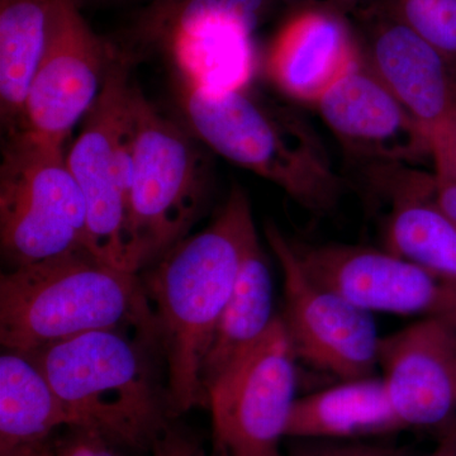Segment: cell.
I'll return each instance as SVG.
<instances>
[{
	"label": "cell",
	"instance_id": "12",
	"mask_svg": "<svg viewBox=\"0 0 456 456\" xmlns=\"http://www.w3.org/2000/svg\"><path fill=\"white\" fill-rule=\"evenodd\" d=\"M351 155L371 165L413 167L431 159L430 134L360 59L316 104Z\"/></svg>",
	"mask_w": 456,
	"mask_h": 456
},
{
	"label": "cell",
	"instance_id": "32",
	"mask_svg": "<svg viewBox=\"0 0 456 456\" xmlns=\"http://www.w3.org/2000/svg\"><path fill=\"white\" fill-rule=\"evenodd\" d=\"M211 456H227L224 452H222L221 450L216 449L215 452Z\"/></svg>",
	"mask_w": 456,
	"mask_h": 456
},
{
	"label": "cell",
	"instance_id": "22",
	"mask_svg": "<svg viewBox=\"0 0 456 456\" xmlns=\"http://www.w3.org/2000/svg\"><path fill=\"white\" fill-rule=\"evenodd\" d=\"M253 35L232 27L183 36L159 53L169 62L174 83L207 92H232L251 86L257 66Z\"/></svg>",
	"mask_w": 456,
	"mask_h": 456
},
{
	"label": "cell",
	"instance_id": "33",
	"mask_svg": "<svg viewBox=\"0 0 456 456\" xmlns=\"http://www.w3.org/2000/svg\"><path fill=\"white\" fill-rule=\"evenodd\" d=\"M77 2L79 3V4H82L83 0H77Z\"/></svg>",
	"mask_w": 456,
	"mask_h": 456
},
{
	"label": "cell",
	"instance_id": "24",
	"mask_svg": "<svg viewBox=\"0 0 456 456\" xmlns=\"http://www.w3.org/2000/svg\"><path fill=\"white\" fill-rule=\"evenodd\" d=\"M435 175L456 183V108L430 131Z\"/></svg>",
	"mask_w": 456,
	"mask_h": 456
},
{
	"label": "cell",
	"instance_id": "28",
	"mask_svg": "<svg viewBox=\"0 0 456 456\" xmlns=\"http://www.w3.org/2000/svg\"><path fill=\"white\" fill-rule=\"evenodd\" d=\"M431 198L441 211L456 222V183L439 179L435 175Z\"/></svg>",
	"mask_w": 456,
	"mask_h": 456
},
{
	"label": "cell",
	"instance_id": "2",
	"mask_svg": "<svg viewBox=\"0 0 456 456\" xmlns=\"http://www.w3.org/2000/svg\"><path fill=\"white\" fill-rule=\"evenodd\" d=\"M95 330L29 354L64 402L73 426L110 443L152 448L171 417L163 354L154 336ZM137 331V330H136Z\"/></svg>",
	"mask_w": 456,
	"mask_h": 456
},
{
	"label": "cell",
	"instance_id": "13",
	"mask_svg": "<svg viewBox=\"0 0 456 456\" xmlns=\"http://www.w3.org/2000/svg\"><path fill=\"white\" fill-rule=\"evenodd\" d=\"M455 326L422 318L380 340L384 384L406 428L441 431L456 419Z\"/></svg>",
	"mask_w": 456,
	"mask_h": 456
},
{
	"label": "cell",
	"instance_id": "29",
	"mask_svg": "<svg viewBox=\"0 0 456 456\" xmlns=\"http://www.w3.org/2000/svg\"><path fill=\"white\" fill-rule=\"evenodd\" d=\"M287 2L293 3L302 7H316L330 9V11L338 12V13L344 14L346 12L353 11L362 0H287Z\"/></svg>",
	"mask_w": 456,
	"mask_h": 456
},
{
	"label": "cell",
	"instance_id": "34",
	"mask_svg": "<svg viewBox=\"0 0 456 456\" xmlns=\"http://www.w3.org/2000/svg\"><path fill=\"white\" fill-rule=\"evenodd\" d=\"M455 332H456V326H455Z\"/></svg>",
	"mask_w": 456,
	"mask_h": 456
},
{
	"label": "cell",
	"instance_id": "6",
	"mask_svg": "<svg viewBox=\"0 0 456 456\" xmlns=\"http://www.w3.org/2000/svg\"><path fill=\"white\" fill-rule=\"evenodd\" d=\"M0 245L12 269L90 251L86 200L69 167L65 143L27 130L5 136Z\"/></svg>",
	"mask_w": 456,
	"mask_h": 456
},
{
	"label": "cell",
	"instance_id": "16",
	"mask_svg": "<svg viewBox=\"0 0 456 456\" xmlns=\"http://www.w3.org/2000/svg\"><path fill=\"white\" fill-rule=\"evenodd\" d=\"M382 193L392 203L386 248L456 285V222L432 200L434 174L402 169Z\"/></svg>",
	"mask_w": 456,
	"mask_h": 456
},
{
	"label": "cell",
	"instance_id": "31",
	"mask_svg": "<svg viewBox=\"0 0 456 456\" xmlns=\"http://www.w3.org/2000/svg\"><path fill=\"white\" fill-rule=\"evenodd\" d=\"M2 456H55V448L51 445L49 440H45L40 443L27 444Z\"/></svg>",
	"mask_w": 456,
	"mask_h": 456
},
{
	"label": "cell",
	"instance_id": "25",
	"mask_svg": "<svg viewBox=\"0 0 456 456\" xmlns=\"http://www.w3.org/2000/svg\"><path fill=\"white\" fill-rule=\"evenodd\" d=\"M288 456H407L404 450L360 441L310 440Z\"/></svg>",
	"mask_w": 456,
	"mask_h": 456
},
{
	"label": "cell",
	"instance_id": "30",
	"mask_svg": "<svg viewBox=\"0 0 456 456\" xmlns=\"http://www.w3.org/2000/svg\"><path fill=\"white\" fill-rule=\"evenodd\" d=\"M425 456H456V419L440 431L437 445Z\"/></svg>",
	"mask_w": 456,
	"mask_h": 456
},
{
	"label": "cell",
	"instance_id": "1",
	"mask_svg": "<svg viewBox=\"0 0 456 456\" xmlns=\"http://www.w3.org/2000/svg\"><path fill=\"white\" fill-rule=\"evenodd\" d=\"M259 242L250 200L233 184L215 221L140 275L156 321L171 417L208 407L202 369L246 255Z\"/></svg>",
	"mask_w": 456,
	"mask_h": 456
},
{
	"label": "cell",
	"instance_id": "18",
	"mask_svg": "<svg viewBox=\"0 0 456 456\" xmlns=\"http://www.w3.org/2000/svg\"><path fill=\"white\" fill-rule=\"evenodd\" d=\"M50 3L0 0V117L5 136L26 130V102L46 50Z\"/></svg>",
	"mask_w": 456,
	"mask_h": 456
},
{
	"label": "cell",
	"instance_id": "14",
	"mask_svg": "<svg viewBox=\"0 0 456 456\" xmlns=\"http://www.w3.org/2000/svg\"><path fill=\"white\" fill-rule=\"evenodd\" d=\"M362 55L344 14L302 7L273 38L265 71L288 98L316 106Z\"/></svg>",
	"mask_w": 456,
	"mask_h": 456
},
{
	"label": "cell",
	"instance_id": "3",
	"mask_svg": "<svg viewBox=\"0 0 456 456\" xmlns=\"http://www.w3.org/2000/svg\"><path fill=\"white\" fill-rule=\"evenodd\" d=\"M175 84L183 123L204 146L268 180L317 215L344 193L322 140L301 113L251 86L215 93Z\"/></svg>",
	"mask_w": 456,
	"mask_h": 456
},
{
	"label": "cell",
	"instance_id": "15",
	"mask_svg": "<svg viewBox=\"0 0 456 456\" xmlns=\"http://www.w3.org/2000/svg\"><path fill=\"white\" fill-rule=\"evenodd\" d=\"M365 64L428 131L456 108V64L421 37L370 8Z\"/></svg>",
	"mask_w": 456,
	"mask_h": 456
},
{
	"label": "cell",
	"instance_id": "26",
	"mask_svg": "<svg viewBox=\"0 0 456 456\" xmlns=\"http://www.w3.org/2000/svg\"><path fill=\"white\" fill-rule=\"evenodd\" d=\"M70 428V435L55 446V456H118L110 448V441L97 432Z\"/></svg>",
	"mask_w": 456,
	"mask_h": 456
},
{
	"label": "cell",
	"instance_id": "19",
	"mask_svg": "<svg viewBox=\"0 0 456 456\" xmlns=\"http://www.w3.org/2000/svg\"><path fill=\"white\" fill-rule=\"evenodd\" d=\"M60 426L71 428L73 419L37 362L17 351L2 354L0 456L49 440Z\"/></svg>",
	"mask_w": 456,
	"mask_h": 456
},
{
	"label": "cell",
	"instance_id": "27",
	"mask_svg": "<svg viewBox=\"0 0 456 456\" xmlns=\"http://www.w3.org/2000/svg\"><path fill=\"white\" fill-rule=\"evenodd\" d=\"M151 449L152 456H203L200 443L193 435L170 426Z\"/></svg>",
	"mask_w": 456,
	"mask_h": 456
},
{
	"label": "cell",
	"instance_id": "23",
	"mask_svg": "<svg viewBox=\"0 0 456 456\" xmlns=\"http://www.w3.org/2000/svg\"><path fill=\"white\" fill-rule=\"evenodd\" d=\"M373 9L406 26L456 64V0H378Z\"/></svg>",
	"mask_w": 456,
	"mask_h": 456
},
{
	"label": "cell",
	"instance_id": "4",
	"mask_svg": "<svg viewBox=\"0 0 456 456\" xmlns=\"http://www.w3.org/2000/svg\"><path fill=\"white\" fill-rule=\"evenodd\" d=\"M106 329L137 330L158 338L137 273L77 251L0 275V342L5 350L29 355Z\"/></svg>",
	"mask_w": 456,
	"mask_h": 456
},
{
	"label": "cell",
	"instance_id": "11",
	"mask_svg": "<svg viewBox=\"0 0 456 456\" xmlns=\"http://www.w3.org/2000/svg\"><path fill=\"white\" fill-rule=\"evenodd\" d=\"M293 248L316 283L362 310L456 323V285L387 248L294 242Z\"/></svg>",
	"mask_w": 456,
	"mask_h": 456
},
{
	"label": "cell",
	"instance_id": "8",
	"mask_svg": "<svg viewBox=\"0 0 456 456\" xmlns=\"http://www.w3.org/2000/svg\"><path fill=\"white\" fill-rule=\"evenodd\" d=\"M297 359L281 316L207 387L216 449L227 456H285Z\"/></svg>",
	"mask_w": 456,
	"mask_h": 456
},
{
	"label": "cell",
	"instance_id": "5",
	"mask_svg": "<svg viewBox=\"0 0 456 456\" xmlns=\"http://www.w3.org/2000/svg\"><path fill=\"white\" fill-rule=\"evenodd\" d=\"M130 221L137 270L187 237L213 185L211 159L183 122L165 116L134 84Z\"/></svg>",
	"mask_w": 456,
	"mask_h": 456
},
{
	"label": "cell",
	"instance_id": "10",
	"mask_svg": "<svg viewBox=\"0 0 456 456\" xmlns=\"http://www.w3.org/2000/svg\"><path fill=\"white\" fill-rule=\"evenodd\" d=\"M116 50L93 31L77 0H51L46 50L26 102V130L65 143L101 95Z\"/></svg>",
	"mask_w": 456,
	"mask_h": 456
},
{
	"label": "cell",
	"instance_id": "21",
	"mask_svg": "<svg viewBox=\"0 0 456 456\" xmlns=\"http://www.w3.org/2000/svg\"><path fill=\"white\" fill-rule=\"evenodd\" d=\"M274 318L272 273L257 242L246 255L230 301L216 327L202 369L204 389L268 331Z\"/></svg>",
	"mask_w": 456,
	"mask_h": 456
},
{
	"label": "cell",
	"instance_id": "20",
	"mask_svg": "<svg viewBox=\"0 0 456 456\" xmlns=\"http://www.w3.org/2000/svg\"><path fill=\"white\" fill-rule=\"evenodd\" d=\"M270 3L272 0H151L134 20L127 44L119 49L134 62L139 53H159L183 36L232 27L255 32L268 14Z\"/></svg>",
	"mask_w": 456,
	"mask_h": 456
},
{
	"label": "cell",
	"instance_id": "7",
	"mask_svg": "<svg viewBox=\"0 0 456 456\" xmlns=\"http://www.w3.org/2000/svg\"><path fill=\"white\" fill-rule=\"evenodd\" d=\"M134 61L118 46L103 89L68 150L86 206L90 253L116 268L137 273L131 235L134 156Z\"/></svg>",
	"mask_w": 456,
	"mask_h": 456
},
{
	"label": "cell",
	"instance_id": "9",
	"mask_svg": "<svg viewBox=\"0 0 456 456\" xmlns=\"http://www.w3.org/2000/svg\"><path fill=\"white\" fill-rule=\"evenodd\" d=\"M265 236L283 272L281 318L297 359L340 382L374 375L382 338L370 312L316 283L275 224H266Z\"/></svg>",
	"mask_w": 456,
	"mask_h": 456
},
{
	"label": "cell",
	"instance_id": "17",
	"mask_svg": "<svg viewBox=\"0 0 456 456\" xmlns=\"http://www.w3.org/2000/svg\"><path fill=\"white\" fill-rule=\"evenodd\" d=\"M406 430L382 377L342 380L294 402L287 437L359 441Z\"/></svg>",
	"mask_w": 456,
	"mask_h": 456
}]
</instances>
